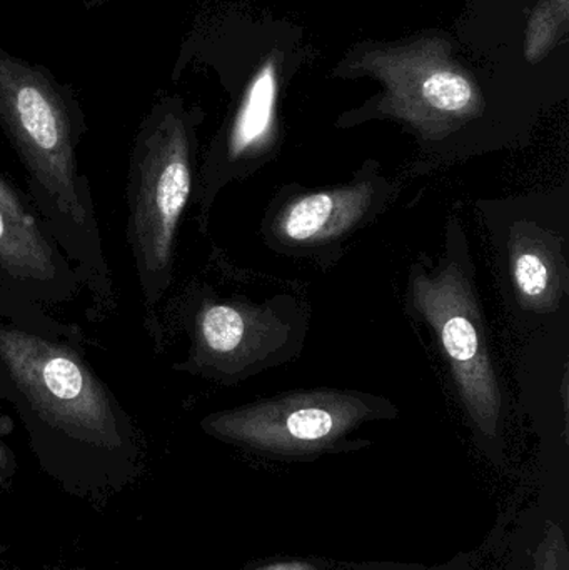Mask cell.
<instances>
[{"label": "cell", "instance_id": "6da1fadb", "mask_svg": "<svg viewBox=\"0 0 569 570\" xmlns=\"http://www.w3.org/2000/svg\"><path fill=\"white\" fill-rule=\"evenodd\" d=\"M0 127L22 164L33 207L89 294L87 317H107L117 305L116 287L92 187L77 159L84 136L79 106L42 69L0 50Z\"/></svg>", "mask_w": 569, "mask_h": 570}, {"label": "cell", "instance_id": "7a4b0ae2", "mask_svg": "<svg viewBox=\"0 0 569 570\" xmlns=\"http://www.w3.org/2000/svg\"><path fill=\"white\" fill-rule=\"evenodd\" d=\"M0 401L33 438L117 455L133 445L134 425L97 375L84 332L42 305L0 288Z\"/></svg>", "mask_w": 569, "mask_h": 570}, {"label": "cell", "instance_id": "3957f363", "mask_svg": "<svg viewBox=\"0 0 569 570\" xmlns=\"http://www.w3.org/2000/svg\"><path fill=\"white\" fill-rule=\"evenodd\" d=\"M196 114L167 97L147 114L130 149L126 239L147 324L174 283L177 233L196 187Z\"/></svg>", "mask_w": 569, "mask_h": 570}, {"label": "cell", "instance_id": "277c9868", "mask_svg": "<svg viewBox=\"0 0 569 570\" xmlns=\"http://www.w3.org/2000/svg\"><path fill=\"white\" fill-rule=\"evenodd\" d=\"M333 76L371 77L381 94L367 106L371 117L403 120L424 139H443L483 116V90L458 60L451 37L423 32L398 42H361L347 50Z\"/></svg>", "mask_w": 569, "mask_h": 570}, {"label": "cell", "instance_id": "5b68a950", "mask_svg": "<svg viewBox=\"0 0 569 570\" xmlns=\"http://www.w3.org/2000/svg\"><path fill=\"white\" fill-rule=\"evenodd\" d=\"M383 414V402L341 392H304L216 412L203 429L220 441L277 458H311L343 449L351 432Z\"/></svg>", "mask_w": 569, "mask_h": 570}, {"label": "cell", "instance_id": "8992f818", "mask_svg": "<svg viewBox=\"0 0 569 570\" xmlns=\"http://www.w3.org/2000/svg\"><path fill=\"white\" fill-rule=\"evenodd\" d=\"M411 294L420 314L436 332L474 425L488 441H497L503 397L463 271L448 264L433 276L414 274Z\"/></svg>", "mask_w": 569, "mask_h": 570}, {"label": "cell", "instance_id": "52a82bcc", "mask_svg": "<svg viewBox=\"0 0 569 570\" xmlns=\"http://www.w3.org/2000/svg\"><path fill=\"white\" fill-rule=\"evenodd\" d=\"M0 288L47 307L84 291L29 194L0 170Z\"/></svg>", "mask_w": 569, "mask_h": 570}, {"label": "cell", "instance_id": "ba28073f", "mask_svg": "<svg viewBox=\"0 0 569 570\" xmlns=\"http://www.w3.org/2000/svg\"><path fill=\"white\" fill-rule=\"evenodd\" d=\"M190 338L186 361L176 362L174 371L227 382L263 361V351L276 347L283 325L259 308L236 302L217 301L209 295L190 297L180 308Z\"/></svg>", "mask_w": 569, "mask_h": 570}, {"label": "cell", "instance_id": "9c48e42d", "mask_svg": "<svg viewBox=\"0 0 569 570\" xmlns=\"http://www.w3.org/2000/svg\"><path fill=\"white\" fill-rule=\"evenodd\" d=\"M284 56L274 50L251 77L230 122L214 140L196 176V204L207 213L217 193L230 180L253 173L276 150L277 99Z\"/></svg>", "mask_w": 569, "mask_h": 570}, {"label": "cell", "instance_id": "30bf717a", "mask_svg": "<svg viewBox=\"0 0 569 570\" xmlns=\"http://www.w3.org/2000/svg\"><path fill=\"white\" fill-rule=\"evenodd\" d=\"M380 203L381 187L370 179L303 194L281 207L273 234L281 246H324L360 226Z\"/></svg>", "mask_w": 569, "mask_h": 570}, {"label": "cell", "instance_id": "8fae6325", "mask_svg": "<svg viewBox=\"0 0 569 570\" xmlns=\"http://www.w3.org/2000/svg\"><path fill=\"white\" fill-rule=\"evenodd\" d=\"M507 570H569L563 519L543 505L524 512L511 535Z\"/></svg>", "mask_w": 569, "mask_h": 570}, {"label": "cell", "instance_id": "7c38bea8", "mask_svg": "<svg viewBox=\"0 0 569 570\" xmlns=\"http://www.w3.org/2000/svg\"><path fill=\"white\" fill-rule=\"evenodd\" d=\"M511 273L518 294L530 304L541 305L557 295V264L550 250L533 239H520L511 249Z\"/></svg>", "mask_w": 569, "mask_h": 570}, {"label": "cell", "instance_id": "4fadbf2b", "mask_svg": "<svg viewBox=\"0 0 569 570\" xmlns=\"http://www.w3.org/2000/svg\"><path fill=\"white\" fill-rule=\"evenodd\" d=\"M569 29V0H540L528 20L524 57L538 63L567 37Z\"/></svg>", "mask_w": 569, "mask_h": 570}, {"label": "cell", "instance_id": "5bb4252c", "mask_svg": "<svg viewBox=\"0 0 569 570\" xmlns=\"http://www.w3.org/2000/svg\"><path fill=\"white\" fill-rule=\"evenodd\" d=\"M340 564L327 558H276L256 562L246 570H334Z\"/></svg>", "mask_w": 569, "mask_h": 570}, {"label": "cell", "instance_id": "9a60e30c", "mask_svg": "<svg viewBox=\"0 0 569 570\" xmlns=\"http://www.w3.org/2000/svg\"><path fill=\"white\" fill-rule=\"evenodd\" d=\"M334 570H438V568H426L421 564H406V562L380 561V562H356L347 564L341 562Z\"/></svg>", "mask_w": 569, "mask_h": 570}]
</instances>
